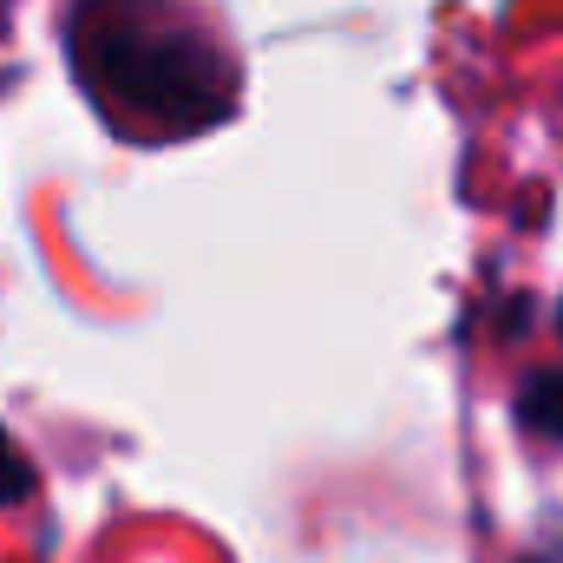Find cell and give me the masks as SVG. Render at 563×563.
I'll return each mask as SVG.
<instances>
[{
    "mask_svg": "<svg viewBox=\"0 0 563 563\" xmlns=\"http://www.w3.org/2000/svg\"><path fill=\"white\" fill-rule=\"evenodd\" d=\"M33 492V465H26V452L7 439V426H0V505H20Z\"/></svg>",
    "mask_w": 563,
    "mask_h": 563,
    "instance_id": "3957f363",
    "label": "cell"
},
{
    "mask_svg": "<svg viewBox=\"0 0 563 563\" xmlns=\"http://www.w3.org/2000/svg\"><path fill=\"white\" fill-rule=\"evenodd\" d=\"M511 407H518V426L531 439H563V367H538Z\"/></svg>",
    "mask_w": 563,
    "mask_h": 563,
    "instance_id": "7a4b0ae2",
    "label": "cell"
},
{
    "mask_svg": "<svg viewBox=\"0 0 563 563\" xmlns=\"http://www.w3.org/2000/svg\"><path fill=\"white\" fill-rule=\"evenodd\" d=\"M66 59L125 139H190L236 112V59L190 0H73Z\"/></svg>",
    "mask_w": 563,
    "mask_h": 563,
    "instance_id": "6da1fadb",
    "label": "cell"
}]
</instances>
